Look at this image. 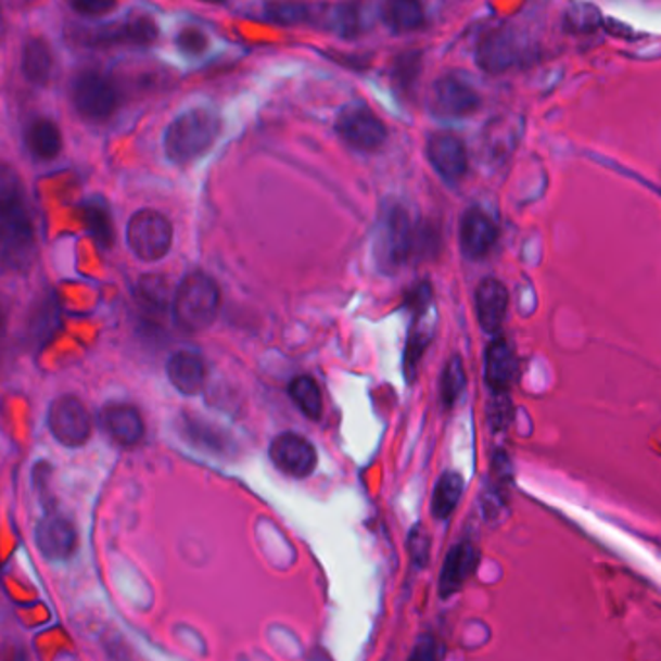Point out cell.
Instances as JSON below:
<instances>
[{
    "label": "cell",
    "mask_w": 661,
    "mask_h": 661,
    "mask_svg": "<svg viewBox=\"0 0 661 661\" xmlns=\"http://www.w3.org/2000/svg\"><path fill=\"white\" fill-rule=\"evenodd\" d=\"M157 26L154 20L140 18L128 20L123 24L113 26H101L84 34V41L88 46H115V43H132V46H148L155 41Z\"/></svg>",
    "instance_id": "14"
},
{
    "label": "cell",
    "mask_w": 661,
    "mask_h": 661,
    "mask_svg": "<svg viewBox=\"0 0 661 661\" xmlns=\"http://www.w3.org/2000/svg\"><path fill=\"white\" fill-rule=\"evenodd\" d=\"M24 204V191L18 173L10 165L0 164V214Z\"/></svg>",
    "instance_id": "28"
},
{
    "label": "cell",
    "mask_w": 661,
    "mask_h": 661,
    "mask_svg": "<svg viewBox=\"0 0 661 661\" xmlns=\"http://www.w3.org/2000/svg\"><path fill=\"white\" fill-rule=\"evenodd\" d=\"M2 330H4V313H2V307H0V334H2Z\"/></svg>",
    "instance_id": "38"
},
{
    "label": "cell",
    "mask_w": 661,
    "mask_h": 661,
    "mask_svg": "<svg viewBox=\"0 0 661 661\" xmlns=\"http://www.w3.org/2000/svg\"><path fill=\"white\" fill-rule=\"evenodd\" d=\"M520 59V43L517 36L508 29H495L481 39L478 47V61L487 73H505Z\"/></svg>",
    "instance_id": "16"
},
{
    "label": "cell",
    "mask_w": 661,
    "mask_h": 661,
    "mask_svg": "<svg viewBox=\"0 0 661 661\" xmlns=\"http://www.w3.org/2000/svg\"><path fill=\"white\" fill-rule=\"evenodd\" d=\"M416 227L402 208H392L384 214L377 241V253L382 266L396 268L406 263L416 251Z\"/></svg>",
    "instance_id": "7"
},
{
    "label": "cell",
    "mask_w": 661,
    "mask_h": 661,
    "mask_svg": "<svg viewBox=\"0 0 661 661\" xmlns=\"http://www.w3.org/2000/svg\"><path fill=\"white\" fill-rule=\"evenodd\" d=\"M382 18L386 22V26L394 29L396 34H406V31H416V29L423 28L425 12H423V7L419 2L394 0V2L384 4Z\"/></svg>",
    "instance_id": "24"
},
{
    "label": "cell",
    "mask_w": 661,
    "mask_h": 661,
    "mask_svg": "<svg viewBox=\"0 0 661 661\" xmlns=\"http://www.w3.org/2000/svg\"><path fill=\"white\" fill-rule=\"evenodd\" d=\"M22 73L29 82L46 86L53 74V55L43 39L31 37L22 51Z\"/></svg>",
    "instance_id": "22"
},
{
    "label": "cell",
    "mask_w": 661,
    "mask_h": 661,
    "mask_svg": "<svg viewBox=\"0 0 661 661\" xmlns=\"http://www.w3.org/2000/svg\"><path fill=\"white\" fill-rule=\"evenodd\" d=\"M84 226L88 229L91 239L96 241V245L100 249H111L115 243V229H113V219L111 212L105 202L101 200H88L82 204Z\"/></svg>",
    "instance_id": "23"
},
{
    "label": "cell",
    "mask_w": 661,
    "mask_h": 661,
    "mask_svg": "<svg viewBox=\"0 0 661 661\" xmlns=\"http://www.w3.org/2000/svg\"><path fill=\"white\" fill-rule=\"evenodd\" d=\"M71 7L84 16H101L105 12H111L117 4L107 2V0H80V2H73Z\"/></svg>",
    "instance_id": "36"
},
{
    "label": "cell",
    "mask_w": 661,
    "mask_h": 661,
    "mask_svg": "<svg viewBox=\"0 0 661 661\" xmlns=\"http://www.w3.org/2000/svg\"><path fill=\"white\" fill-rule=\"evenodd\" d=\"M443 646L436 643L433 636H423L416 644L408 661H443Z\"/></svg>",
    "instance_id": "34"
},
{
    "label": "cell",
    "mask_w": 661,
    "mask_h": 661,
    "mask_svg": "<svg viewBox=\"0 0 661 661\" xmlns=\"http://www.w3.org/2000/svg\"><path fill=\"white\" fill-rule=\"evenodd\" d=\"M463 493V480L460 473L448 471L436 481L435 493H433V517L436 520H446L453 514Z\"/></svg>",
    "instance_id": "25"
},
{
    "label": "cell",
    "mask_w": 661,
    "mask_h": 661,
    "mask_svg": "<svg viewBox=\"0 0 661 661\" xmlns=\"http://www.w3.org/2000/svg\"><path fill=\"white\" fill-rule=\"evenodd\" d=\"M219 117L209 110L185 111L165 132L164 148L175 164H191L206 154L219 135Z\"/></svg>",
    "instance_id": "1"
},
{
    "label": "cell",
    "mask_w": 661,
    "mask_h": 661,
    "mask_svg": "<svg viewBox=\"0 0 661 661\" xmlns=\"http://www.w3.org/2000/svg\"><path fill=\"white\" fill-rule=\"evenodd\" d=\"M427 160L448 185L462 181L468 173V150L462 138L436 132L427 142Z\"/></svg>",
    "instance_id": "11"
},
{
    "label": "cell",
    "mask_w": 661,
    "mask_h": 661,
    "mask_svg": "<svg viewBox=\"0 0 661 661\" xmlns=\"http://www.w3.org/2000/svg\"><path fill=\"white\" fill-rule=\"evenodd\" d=\"M268 16L276 20V22L293 24V22H297V20L305 16V9H303V7H297V4H276V7H270Z\"/></svg>",
    "instance_id": "35"
},
{
    "label": "cell",
    "mask_w": 661,
    "mask_h": 661,
    "mask_svg": "<svg viewBox=\"0 0 661 661\" xmlns=\"http://www.w3.org/2000/svg\"><path fill=\"white\" fill-rule=\"evenodd\" d=\"M335 130L347 144L361 152H374L386 142L384 123L365 103H352L340 111L335 118Z\"/></svg>",
    "instance_id": "6"
},
{
    "label": "cell",
    "mask_w": 661,
    "mask_h": 661,
    "mask_svg": "<svg viewBox=\"0 0 661 661\" xmlns=\"http://www.w3.org/2000/svg\"><path fill=\"white\" fill-rule=\"evenodd\" d=\"M580 14H574L571 12L569 16H567V22H569V26L574 29H580V31H588V29H594L598 26L599 14H592V16H586V12H588V7H579Z\"/></svg>",
    "instance_id": "37"
},
{
    "label": "cell",
    "mask_w": 661,
    "mask_h": 661,
    "mask_svg": "<svg viewBox=\"0 0 661 661\" xmlns=\"http://www.w3.org/2000/svg\"><path fill=\"white\" fill-rule=\"evenodd\" d=\"M177 49L187 56H199L208 49V37L204 36L200 29L185 28L175 39Z\"/></svg>",
    "instance_id": "32"
},
{
    "label": "cell",
    "mask_w": 661,
    "mask_h": 661,
    "mask_svg": "<svg viewBox=\"0 0 661 661\" xmlns=\"http://www.w3.org/2000/svg\"><path fill=\"white\" fill-rule=\"evenodd\" d=\"M290 396L295 406L313 421H318L322 416V396L317 382L310 377H297L290 384Z\"/></svg>",
    "instance_id": "26"
},
{
    "label": "cell",
    "mask_w": 661,
    "mask_h": 661,
    "mask_svg": "<svg viewBox=\"0 0 661 661\" xmlns=\"http://www.w3.org/2000/svg\"><path fill=\"white\" fill-rule=\"evenodd\" d=\"M127 239L130 251L140 260L155 263L171 249L173 227L164 214L155 209H142L128 221Z\"/></svg>",
    "instance_id": "4"
},
{
    "label": "cell",
    "mask_w": 661,
    "mask_h": 661,
    "mask_svg": "<svg viewBox=\"0 0 661 661\" xmlns=\"http://www.w3.org/2000/svg\"><path fill=\"white\" fill-rule=\"evenodd\" d=\"M47 423L59 443L68 448L86 444L91 435V417L82 402L74 396L56 398L47 416Z\"/></svg>",
    "instance_id": "8"
},
{
    "label": "cell",
    "mask_w": 661,
    "mask_h": 661,
    "mask_svg": "<svg viewBox=\"0 0 661 661\" xmlns=\"http://www.w3.org/2000/svg\"><path fill=\"white\" fill-rule=\"evenodd\" d=\"M218 285L206 274H189L173 295V317L187 332H200L218 317Z\"/></svg>",
    "instance_id": "2"
},
{
    "label": "cell",
    "mask_w": 661,
    "mask_h": 661,
    "mask_svg": "<svg viewBox=\"0 0 661 661\" xmlns=\"http://www.w3.org/2000/svg\"><path fill=\"white\" fill-rule=\"evenodd\" d=\"M429 340L431 338L423 334L419 328L411 330L408 347H406V377H408V381H416L417 365L425 354L427 345L431 344Z\"/></svg>",
    "instance_id": "30"
},
{
    "label": "cell",
    "mask_w": 661,
    "mask_h": 661,
    "mask_svg": "<svg viewBox=\"0 0 661 661\" xmlns=\"http://www.w3.org/2000/svg\"><path fill=\"white\" fill-rule=\"evenodd\" d=\"M466 389V371L463 363L458 355H454L450 361L444 365L443 377H441V399L444 408H453L458 398L462 396Z\"/></svg>",
    "instance_id": "27"
},
{
    "label": "cell",
    "mask_w": 661,
    "mask_h": 661,
    "mask_svg": "<svg viewBox=\"0 0 661 661\" xmlns=\"http://www.w3.org/2000/svg\"><path fill=\"white\" fill-rule=\"evenodd\" d=\"M517 374V355L505 338L491 342L485 354V381L495 394H507Z\"/></svg>",
    "instance_id": "19"
},
{
    "label": "cell",
    "mask_w": 661,
    "mask_h": 661,
    "mask_svg": "<svg viewBox=\"0 0 661 661\" xmlns=\"http://www.w3.org/2000/svg\"><path fill=\"white\" fill-rule=\"evenodd\" d=\"M512 419V404L507 394H495L493 404L490 406V423L495 431L507 429Z\"/></svg>",
    "instance_id": "33"
},
{
    "label": "cell",
    "mask_w": 661,
    "mask_h": 661,
    "mask_svg": "<svg viewBox=\"0 0 661 661\" xmlns=\"http://www.w3.org/2000/svg\"><path fill=\"white\" fill-rule=\"evenodd\" d=\"M101 427L113 443L137 446L144 438V421L137 408L127 404H111L101 411Z\"/></svg>",
    "instance_id": "17"
},
{
    "label": "cell",
    "mask_w": 661,
    "mask_h": 661,
    "mask_svg": "<svg viewBox=\"0 0 661 661\" xmlns=\"http://www.w3.org/2000/svg\"><path fill=\"white\" fill-rule=\"evenodd\" d=\"M478 90L458 76H443L431 93V110L443 118H462L480 110Z\"/></svg>",
    "instance_id": "9"
},
{
    "label": "cell",
    "mask_w": 661,
    "mask_h": 661,
    "mask_svg": "<svg viewBox=\"0 0 661 661\" xmlns=\"http://www.w3.org/2000/svg\"><path fill=\"white\" fill-rule=\"evenodd\" d=\"M478 564H480V551L470 542L454 545L444 559L443 571L438 579L441 598H450L462 588L478 569Z\"/></svg>",
    "instance_id": "15"
},
{
    "label": "cell",
    "mask_w": 661,
    "mask_h": 661,
    "mask_svg": "<svg viewBox=\"0 0 661 661\" xmlns=\"http://www.w3.org/2000/svg\"><path fill=\"white\" fill-rule=\"evenodd\" d=\"M270 460L281 473L303 480L317 470V448L297 433H281L270 444Z\"/></svg>",
    "instance_id": "10"
},
{
    "label": "cell",
    "mask_w": 661,
    "mask_h": 661,
    "mask_svg": "<svg viewBox=\"0 0 661 661\" xmlns=\"http://www.w3.org/2000/svg\"><path fill=\"white\" fill-rule=\"evenodd\" d=\"M498 239V227L487 212L470 208L460 219V246L470 260H480L491 253Z\"/></svg>",
    "instance_id": "13"
},
{
    "label": "cell",
    "mask_w": 661,
    "mask_h": 661,
    "mask_svg": "<svg viewBox=\"0 0 661 661\" xmlns=\"http://www.w3.org/2000/svg\"><path fill=\"white\" fill-rule=\"evenodd\" d=\"M36 229L24 204L0 214V263L12 272H26L36 260Z\"/></svg>",
    "instance_id": "3"
},
{
    "label": "cell",
    "mask_w": 661,
    "mask_h": 661,
    "mask_svg": "<svg viewBox=\"0 0 661 661\" xmlns=\"http://www.w3.org/2000/svg\"><path fill=\"white\" fill-rule=\"evenodd\" d=\"M73 101L76 111L88 120L110 118L118 105V91L105 74L84 71L73 84Z\"/></svg>",
    "instance_id": "5"
},
{
    "label": "cell",
    "mask_w": 661,
    "mask_h": 661,
    "mask_svg": "<svg viewBox=\"0 0 661 661\" xmlns=\"http://www.w3.org/2000/svg\"><path fill=\"white\" fill-rule=\"evenodd\" d=\"M478 320L485 332H498L508 310V291L495 278H485L475 290Z\"/></svg>",
    "instance_id": "18"
},
{
    "label": "cell",
    "mask_w": 661,
    "mask_h": 661,
    "mask_svg": "<svg viewBox=\"0 0 661 661\" xmlns=\"http://www.w3.org/2000/svg\"><path fill=\"white\" fill-rule=\"evenodd\" d=\"M185 435L187 438H191L194 444H202V446H206L209 450H221V436L212 429V427L206 425V423H200L196 419H192V417H187L185 419Z\"/></svg>",
    "instance_id": "29"
},
{
    "label": "cell",
    "mask_w": 661,
    "mask_h": 661,
    "mask_svg": "<svg viewBox=\"0 0 661 661\" xmlns=\"http://www.w3.org/2000/svg\"><path fill=\"white\" fill-rule=\"evenodd\" d=\"M26 145L34 157L41 162H49L61 154L63 135L53 120L36 118L34 123H29L28 130H26Z\"/></svg>",
    "instance_id": "21"
},
{
    "label": "cell",
    "mask_w": 661,
    "mask_h": 661,
    "mask_svg": "<svg viewBox=\"0 0 661 661\" xmlns=\"http://www.w3.org/2000/svg\"><path fill=\"white\" fill-rule=\"evenodd\" d=\"M36 544L49 561H66L78 549V532L68 518L51 512L37 524Z\"/></svg>",
    "instance_id": "12"
},
{
    "label": "cell",
    "mask_w": 661,
    "mask_h": 661,
    "mask_svg": "<svg viewBox=\"0 0 661 661\" xmlns=\"http://www.w3.org/2000/svg\"><path fill=\"white\" fill-rule=\"evenodd\" d=\"M167 377L173 386L185 396H194L204 389L206 365L199 355L191 352H179L167 361Z\"/></svg>",
    "instance_id": "20"
},
{
    "label": "cell",
    "mask_w": 661,
    "mask_h": 661,
    "mask_svg": "<svg viewBox=\"0 0 661 661\" xmlns=\"http://www.w3.org/2000/svg\"><path fill=\"white\" fill-rule=\"evenodd\" d=\"M429 549H431V537L423 525H416L409 534V552H411V561L417 569H425V564L429 562Z\"/></svg>",
    "instance_id": "31"
},
{
    "label": "cell",
    "mask_w": 661,
    "mask_h": 661,
    "mask_svg": "<svg viewBox=\"0 0 661 661\" xmlns=\"http://www.w3.org/2000/svg\"><path fill=\"white\" fill-rule=\"evenodd\" d=\"M4 37V20H2V14H0V39Z\"/></svg>",
    "instance_id": "39"
}]
</instances>
